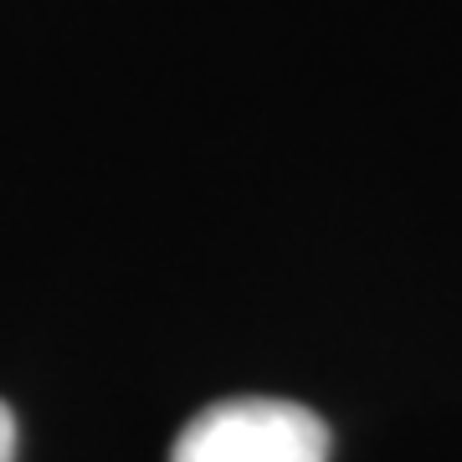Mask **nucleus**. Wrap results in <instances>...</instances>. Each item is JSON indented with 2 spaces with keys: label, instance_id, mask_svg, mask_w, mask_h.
<instances>
[{
  "label": "nucleus",
  "instance_id": "obj_2",
  "mask_svg": "<svg viewBox=\"0 0 462 462\" xmlns=\"http://www.w3.org/2000/svg\"><path fill=\"white\" fill-rule=\"evenodd\" d=\"M0 462H16V416L0 401Z\"/></svg>",
  "mask_w": 462,
  "mask_h": 462
},
{
  "label": "nucleus",
  "instance_id": "obj_1",
  "mask_svg": "<svg viewBox=\"0 0 462 462\" xmlns=\"http://www.w3.org/2000/svg\"><path fill=\"white\" fill-rule=\"evenodd\" d=\"M170 462H329V427L298 401H216L185 421Z\"/></svg>",
  "mask_w": 462,
  "mask_h": 462
}]
</instances>
